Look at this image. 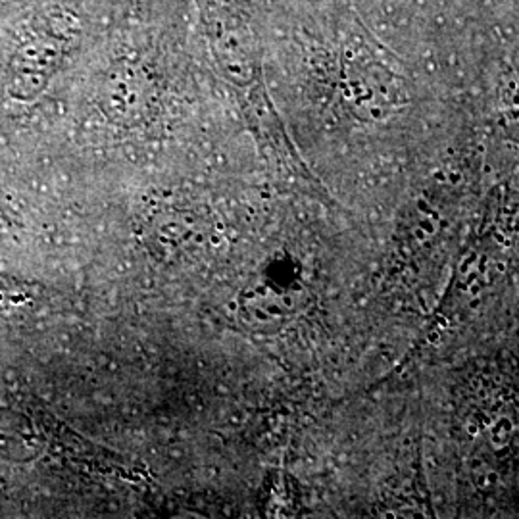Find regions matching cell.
<instances>
[{
	"instance_id": "obj_17",
	"label": "cell",
	"mask_w": 519,
	"mask_h": 519,
	"mask_svg": "<svg viewBox=\"0 0 519 519\" xmlns=\"http://www.w3.org/2000/svg\"><path fill=\"white\" fill-rule=\"evenodd\" d=\"M444 327H448V319L446 318H440V319H438V331H442V329H444Z\"/></svg>"
},
{
	"instance_id": "obj_5",
	"label": "cell",
	"mask_w": 519,
	"mask_h": 519,
	"mask_svg": "<svg viewBox=\"0 0 519 519\" xmlns=\"http://www.w3.org/2000/svg\"><path fill=\"white\" fill-rule=\"evenodd\" d=\"M491 435V446L494 450H504V448L510 444V437L508 433H489Z\"/></svg>"
},
{
	"instance_id": "obj_9",
	"label": "cell",
	"mask_w": 519,
	"mask_h": 519,
	"mask_svg": "<svg viewBox=\"0 0 519 519\" xmlns=\"http://www.w3.org/2000/svg\"><path fill=\"white\" fill-rule=\"evenodd\" d=\"M465 289H467V296H469V298H475V296H481V291H483V279L479 277L477 281L469 283V285H467Z\"/></svg>"
},
{
	"instance_id": "obj_10",
	"label": "cell",
	"mask_w": 519,
	"mask_h": 519,
	"mask_svg": "<svg viewBox=\"0 0 519 519\" xmlns=\"http://www.w3.org/2000/svg\"><path fill=\"white\" fill-rule=\"evenodd\" d=\"M465 433H467L471 438L479 437V435H481V427H479V423H477L475 419H469V421L465 423Z\"/></svg>"
},
{
	"instance_id": "obj_1",
	"label": "cell",
	"mask_w": 519,
	"mask_h": 519,
	"mask_svg": "<svg viewBox=\"0 0 519 519\" xmlns=\"http://www.w3.org/2000/svg\"><path fill=\"white\" fill-rule=\"evenodd\" d=\"M212 235L208 216L191 208H164L148 216L145 240L162 262L194 260L204 252Z\"/></svg>"
},
{
	"instance_id": "obj_6",
	"label": "cell",
	"mask_w": 519,
	"mask_h": 519,
	"mask_svg": "<svg viewBox=\"0 0 519 519\" xmlns=\"http://www.w3.org/2000/svg\"><path fill=\"white\" fill-rule=\"evenodd\" d=\"M477 258H479V254H475V252H469V254L465 256L464 260L460 262V267H458V271H460V275L464 277L467 271H471L475 267V264H477Z\"/></svg>"
},
{
	"instance_id": "obj_8",
	"label": "cell",
	"mask_w": 519,
	"mask_h": 519,
	"mask_svg": "<svg viewBox=\"0 0 519 519\" xmlns=\"http://www.w3.org/2000/svg\"><path fill=\"white\" fill-rule=\"evenodd\" d=\"M483 475H485V481H487V485H489V489H494V487H498L500 485V473L496 471V469H487V471H483Z\"/></svg>"
},
{
	"instance_id": "obj_11",
	"label": "cell",
	"mask_w": 519,
	"mask_h": 519,
	"mask_svg": "<svg viewBox=\"0 0 519 519\" xmlns=\"http://www.w3.org/2000/svg\"><path fill=\"white\" fill-rule=\"evenodd\" d=\"M487 264H489V258L485 254H481L479 258H477V264H475V269L479 271V273L483 275L485 273V269H487Z\"/></svg>"
},
{
	"instance_id": "obj_3",
	"label": "cell",
	"mask_w": 519,
	"mask_h": 519,
	"mask_svg": "<svg viewBox=\"0 0 519 519\" xmlns=\"http://www.w3.org/2000/svg\"><path fill=\"white\" fill-rule=\"evenodd\" d=\"M489 433H513V421L510 418H498L496 421H492V425L489 427Z\"/></svg>"
},
{
	"instance_id": "obj_19",
	"label": "cell",
	"mask_w": 519,
	"mask_h": 519,
	"mask_svg": "<svg viewBox=\"0 0 519 519\" xmlns=\"http://www.w3.org/2000/svg\"><path fill=\"white\" fill-rule=\"evenodd\" d=\"M496 269H498V271H504V269H506L504 262H496Z\"/></svg>"
},
{
	"instance_id": "obj_15",
	"label": "cell",
	"mask_w": 519,
	"mask_h": 519,
	"mask_svg": "<svg viewBox=\"0 0 519 519\" xmlns=\"http://www.w3.org/2000/svg\"><path fill=\"white\" fill-rule=\"evenodd\" d=\"M479 277H481V273H479V271H477V269H475V267H473V269H471V271H467V273H465L464 275V279H465V287H467V285H469V283H473V281H477V279H479Z\"/></svg>"
},
{
	"instance_id": "obj_7",
	"label": "cell",
	"mask_w": 519,
	"mask_h": 519,
	"mask_svg": "<svg viewBox=\"0 0 519 519\" xmlns=\"http://www.w3.org/2000/svg\"><path fill=\"white\" fill-rule=\"evenodd\" d=\"M418 212L421 214V216H431L433 219H437L438 221V214L429 206V202L425 200V198H419L418 200Z\"/></svg>"
},
{
	"instance_id": "obj_13",
	"label": "cell",
	"mask_w": 519,
	"mask_h": 519,
	"mask_svg": "<svg viewBox=\"0 0 519 519\" xmlns=\"http://www.w3.org/2000/svg\"><path fill=\"white\" fill-rule=\"evenodd\" d=\"M413 238H416L418 243H425V240L429 238V235L423 231V229L419 227V225H416V227H413Z\"/></svg>"
},
{
	"instance_id": "obj_12",
	"label": "cell",
	"mask_w": 519,
	"mask_h": 519,
	"mask_svg": "<svg viewBox=\"0 0 519 519\" xmlns=\"http://www.w3.org/2000/svg\"><path fill=\"white\" fill-rule=\"evenodd\" d=\"M475 485H477L481 491H487V489H489V485H487V481H485L483 471H475Z\"/></svg>"
},
{
	"instance_id": "obj_18",
	"label": "cell",
	"mask_w": 519,
	"mask_h": 519,
	"mask_svg": "<svg viewBox=\"0 0 519 519\" xmlns=\"http://www.w3.org/2000/svg\"><path fill=\"white\" fill-rule=\"evenodd\" d=\"M460 179H462V177H460V173H452V175H450V183H452V185H458V183H460Z\"/></svg>"
},
{
	"instance_id": "obj_4",
	"label": "cell",
	"mask_w": 519,
	"mask_h": 519,
	"mask_svg": "<svg viewBox=\"0 0 519 519\" xmlns=\"http://www.w3.org/2000/svg\"><path fill=\"white\" fill-rule=\"evenodd\" d=\"M418 225L423 229L425 233H427L429 238L435 237V235L438 233V221H437V219H433L431 216H421V218H419V221H418Z\"/></svg>"
},
{
	"instance_id": "obj_2",
	"label": "cell",
	"mask_w": 519,
	"mask_h": 519,
	"mask_svg": "<svg viewBox=\"0 0 519 519\" xmlns=\"http://www.w3.org/2000/svg\"><path fill=\"white\" fill-rule=\"evenodd\" d=\"M238 316L250 325H269L296 308L294 292H279L267 281H256L240 291L237 298Z\"/></svg>"
},
{
	"instance_id": "obj_14",
	"label": "cell",
	"mask_w": 519,
	"mask_h": 519,
	"mask_svg": "<svg viewBox=\"0 0 519 519\" xmlns=\"http://www.w3.org/2000/svg\"><path fill=\"white\" fill-rule=\"evenodd\" d=\"M427 342L429 344H433V346H437L438 342H440V331L438 329H433L431 333L427 335Z\"/></svg>"
},
{
	"instance_id": "obj_16",
	"label": "cell",
	"mask_w": 519,
	"mask_h": 519,
	"mask_svg": "<svg viewBox=\"0 0 519 519\" xmlns=\"http://www.w3.org/2000/svg\"><path fill=\"white\" fill-rule=\"evenodd\" d=\"M483 460H481V458H473V460H471V469H473V471H483Z\"/></svg>"
}]
</instances>
